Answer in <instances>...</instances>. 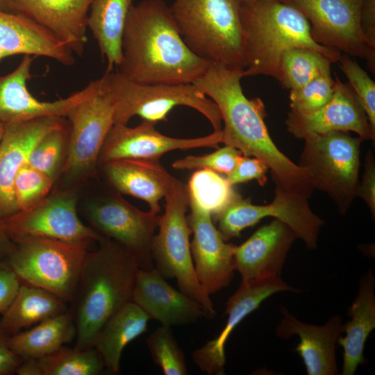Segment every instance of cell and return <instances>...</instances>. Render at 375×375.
<instances>
[{"label":"cell","instance_id":"b9f144b4","mask_svg":"<svg viewBox=\"0 0 375 375\" xmlns=\"http://www.w3.org/2000/svg\"><path fill=\"white\" fill-rule=\"evenodd\" d=\"M357 197H360L368 206L372 217H375V160L371 151L366 154L364 173L359 183Z\"/></svg>","mask_w":375,"mask_h":375},{"label":"cell","instance_id":"5b68a950","mask_svg":"<svg viewBox=\"0 0 375 375\" xmlns=\"http://www.w3.org/2000/svg\"><path fill=\"white\" fill-rule=\"evenodd\" d=\"M242 0H174L169 7L188 47L210 63L245 69Z\"/></svg>","mask_w":375,"mask_h":375},{"label":"cell","instance_id":"d590c367","mask_svg":"<svg viewBox=\"0 0 375 375\" xmlns=\"http://www.w3.org/2000/svg\"><path fill=\"white\" fill-rule=\"evenodd\" d=\"M147 342L153 362L164 374H188L185 354L174 338L171 327H158L149 335Z\"/></svg>","mask_w":375,"mask_h":375},{"label":"cell","instance_id":"74e56055","mask_svg":"<svg viewBox=\"0 0 375 375\" xmlns=\"http://www.w3.org/2000/svg\"><path fill=\"white\" fill-rule=\"evenodd\" d=\"M335 83L329 71L301 88L290 90V110L298 113H308L318 110L331 99Z\"/></svg>","mask_w":375,"mask_h":375},{"label":"cell","instance_id":"603a6c76","mask_svg":"<svg viewBox=\"0 0 375 375\" xmlns=\"http://www.w3.org/2000/svg\"><path fill=\"white\" fill-rule=\"evenodd\" d=\"M282 317L276 328V335L288 339L293 335L299 337L296 351L301 357L308 375H335L338 369L335 347L342 333V318L331 317L324 325L305 324L281 306Z\"/></svg>","mask_w":375,"mask_h":375},{"label":"cell","instance_id":"30bf717a","mask_svg":"<svg viewBox=\"0 0 375 375\" xmlns=\"http://www.w3.org/2000/svg\"><path fill=\"white\" fill-rule=\"evenodd\" d=\"M66 117L69 121V145L62 173L73 181L95 176L101 149L115 117L113 96L103 76L97 90Z\"/></svg>","mask_w":375,"mask_h":375},{"label":"cell","instance_id":"277c9868","mask_svg":"<svg viewBox=\"0 0 375 375\" xmlns=\"http://www.w3.org/2000/svg\"><path fill=\"white\" fill-rule=\"evenodd\" d=\"M240 17L247 62L244 76L264 75L278 80L281 57L292 48L315 50L333 63L338 62L342 54L317 44L306 17L281 0L242 1Z\"/></svg>","mask_w":375,"mask_h":375},{"label":"cell","instance_id":"d6a6232c","mask_svg":"<svg viewBox=\"0 0 375 375\" xmlns=\"http://www.w3.org/2000/svg\"><path fill=\"white\" fill-rule=\"evenodd\" d=\"M35 360L38 375H99L105 366L94 347L78 349L63 346Z\"/></svg>","mask_w":375,"mask_h":375},{"label":"cell","instance_id":"2e32d148","mask_svg":"<svg viewBox=\"0 0 375 375\" xmlns=\"http://www.w3.org/2000/svg\"><path fill=\"white\" fill-rule=\"evenodd\" d=\"M156 124L145 120L135 127L114 124L103 142L98 164L123 158L159 160L171 151L218 148L222 143V130L200 138H176L162 134L156 129Z\"/></svg>","mask_w":375,"mask_h":375},{"label":"cell","instance_id":"f1b7e54d","mask_svg":"<svg viewBox=\"0 0 375 375\" xmlns=\"http://www.w3.org/2000/svg\"><path fill=\"white\" fill-rule=\"evenodd\" d=\"M134 0H93L88 27L96 40L106 72L118 67L122 60V41L126 17Z\"/></svg>","mask_w":375,"mask_h":375},{"label":"cell","instance_id":"ab89813d","mask_svg":"<svg viewBox=\"0 0 375 375\" xmlns=\"http://www.w3.org/2000/svg\"><path fill=\"white\" fill-rule=\"evenodd\" d=\"M242 155L235 147L225 145L207 155L189 156L176 160L172 167L176 169H207L227 176L234 169Z\"/></svg>","mask_w":375,"mask_h":375},{"label":"cell","instance_id":"bcb514c9","mask_svg":"<svg viewBox=\"0 0 375 375\" xmlns=\"http://www.w3.org/2000/svg\"><path fill=\"white\" fill-rule=\"evenodd\" d=\"M15 243L0 225V262L7 261L15 249Z\"/></svg>","mask_w":375,"mask_h":375},{"label":"cell","instance_id":"9c48e42d","mask_svg":"<svg viewBox=\"0 0 375 375\" xmlns=\"http://www.w3.org/2000/svg\"><path fill=\"white\" fill-rule=\"evenodd\" d=\"M298 165L306 169L313 189L326 193L344 215L357 197L360 144L349 132L306 137Z\"/></svg>","mask_w":375,"mask_h":375},{"label":"cell","instance_id":"4fadbf2b","mask_svg":"<svg viewBox=\"0 0 375 375\" xmlns=\"http://www.w3.org/2000/svg\"><path fill=\"white\" fill-rule=\"evenodd\" d=\"M87 217L98 233L131 253L140 269L154 268L151 244L160 215L151 211L143 212L119 194H114L91 202L88 206Z\"/></svg>","mask_w":375,"mask_h":375},{"label":"cell","instance_id":"836d02e7","mask_svg":"<svg viewBox=\"0 0 375 375\" xmlns=\"http://www.w3.org/2000/svg\"><path fill=\"white\" fill-rule=\"evenodd\" d=\"M233 186L219 173L202 169L192 175L187 188L189 195L214 216L240 195Z\"/></svg>","mask_w":375,"mask_h":375},{"label":"cell","instance_id":"83f0119b","mask_svg":"<svg viewBox=\"0 0 375 375\" xmlns=\"http://www.w3.org/2000/svg\"><path fill=\"white\" fill-rule=\"evenodd\" d=\"M149 319L141 308L131 301L121 308L104 324L97 337L94 348L110 372H119L124 349L147 331Z\"/></svg>","mask_w":375,"mask_h":375},{"label":"cell","instance_id":"4316f807","mask_svg":"<svg viewBox=\"0 0 375 375\" xmlns=\"http://www.w3.org/2000/svg\"><path fill=\"white\" fill-rule=\"evenodd\" d=\"M375 278L372 269L361 277L358 294L349 309L351 319L342 324L338 343L343 348L342 375H353L365 362V342L375 328Z\"/></svg>","mask_w":375,"mask_h":375},{"label":"cell","instance_id":"681fc988","mask_svg":"<svg viewBox=\"0 0 375 375\" xmlns=\"http://www.w3.org/2000/svg\"><path fill=\"white\" fill-rule=\"evenodd\" d=\"M8 55L0 45V60L7 57Z\"/></svg>","mask_w":375,"mask_h":375},{"label":"cell","instance_id":"60d3db41","mask_svg":"<svg viewBox=\"0 0 375 375\" xmlns=\"http://www.w3.org/2000/svg\"><path fill=\"white\" fill-rule=\"evenodd\" d=\"M268 170V166L261 160L242 155L234 169L226 176V179L232 185L256 180L263 186L267 181Z\"/></svg>","mask_w":375,"mask_h":375},{"label":"cell","instance_id":"c3c4849f","mask_svg":"<svg viewBox=\"0 0 375 375\" xmlns=\"http://www.w3.org/2000/svg\"><path fill=\"white\" fill-rule=\"evenodd\" d=\"M5 131V124L0 122V142L3 136Z\"/></svg>","mask_w":375,"mask_h":375},{"label":"cell","instance_id":"816d5d0a","mask_svg":"<svg viewBox=\"0 0 375 375\" xmlns=\"http://www.w3.org/2000/svg\"><path fill=\"white\" fill-rule=\"evenodd\" d=\"M242 1H250V0H242Z\"/></svg>","mask_w":375,"mask_h":375},{"label":"cell","instance_id":"9a60e30c","mask_svg":"<svg viewBox=\"0 0 375 375\" xmlns=\"http://www.w3.org/2000/svg\"><path fill=\"white\" fill-rule=\"evenodd\" d=\"M188 224L193 233L190 243L197 279L209 294L227 287L234 275L236 245L226 243L212 220L211 214L189 195Z\"/></svg>","mask_w":375,"mask_h":375},{"label":"cell","instance_id":"1f68e13d","mask_svg":"<svg viewBox=\"0 0 375 375\" xmlns=\"http://www.w3.org/2000/svg\"><path fill=\"white\" fill-rule=\"evenodd\" d=\"M333 62L312 49L295 47L283 54L278 81L284 89L301 88L319 75L331 71Z\"/></svg>","mask_w":375,"mask_h":375},{"label":"cell","instance_id":"8fae6325","mask_svg":"<svg viewBox=\"0 0 375 375\" xmlns=\"http://www.w3.org/2000/svg\"><path fill=\"white\" fill-rule=\"evenodd\" d=\"M213 217L225 241L240 237L242 231L265 217H274L289 226L310 250L317 248L324 224V220L312 211L308 199L278 188H275L274 199L269 204L254 205L240 195Z\"/></svg>","mask_w":375,"mask_h":375},{"label":"cell","instance_id":"52a82bcc","mask_svg":"<svg viewBox=\"0 0 375 375\" xmlns=\"http://www.w3.org/2000/svg\"><path fill=\"white\" fill-rule=\"evenodd\" d=\"M7 262L20 281L72 301L89 242L26 237L14 242Z\"/></svg>","mask_w":375,"mask_h":375},{"label":"cell","instance_id":"f546056e","mask_svg":"<svg viewBox=\"0 0 375 375\" xmlns=\"http://www.w3.org/2000/svg\"><path fill=\"white\" fill-rule=\"evenodd\" d=\"M76 333L73 317L65 311L10 336L8 344L23 360L37 359L63 347L76 337Z\"/></svg>","mask_w":375,"mask_h":375},{"label":"cell","instance_id":"e575fe53","mask_svg":"<svg viewBox=\"0 0 375 375\" xmlns=\"http://www.w3.org/2000/svg\"><path fill=\"white\" fill-rule=\"evenodd\" d=\"M67 123L46 133L34 146L28 163L54 181L62 172L68 152Z\"/></svg>","mask_w":375,"mask_h":375},{"label":"cell","instance_id":"d6986e66","mask_svg":"<svg viewBox=\"0 0 375 375\" xmlns=\"http://www.w3.org/2000/svg\"><path fill=\"white\" fill-rule=\"evenodd\" d=\"M282 291H297L285 283L281 276H273L251 283H241L226 303L225 312L228 315L226 325L212 340L194 351V362L210 375L225 374V344L231 332L248 315L256 310L271 295Z\"/></svg>","mask_w":375,"mask_h":375},{"label":"cell","instance_id":"7bdbcfd3","mask_svg":"<svg viewBox=\"0 0 375 375\" xmlns=\"http://www.w3.org/2000/svg\"><path fill=\"white\" fill-rule=\"evenodd\" d=\"M21 281L10 268L0 269V315L4 314L14 301Z\"/></svg>","mask_w":375,"mask_h":375},{"label":"cell","instance_id":"7c38bea8","mask_svg":"<svg viewBox=\"0 0 375 375\" xmlns=\"http://www.w3.org/2000/svg\"><path fill=\"white\" fill-rule=\"evenodd\" d=\"M308 20L319 44L367 61L374 74L375 51L368 47L361 26L362 0H281Z\"/></svg>","mask_w":375,"mask_h":375},{"label":"cell","instance_id":"3957f363","mask_svg":"<svg viewBox=\"0 0 375 375\" xmlns=\"http://www.w3.org/2000/svg\"><path fill=\"white\" fill-rule=\"evenodd\" d=\"M99 242L86 256L71 301L78 349L94 347L106 322L132 301L140 269L134 256L115 241L104 237Z\"/></svg>","mask_w":375,"mask_h":375},{"label":"cell","instance_id":"f35d334b","mask_svg":"<svg viewBox=\"0 0 375 375\" xmlns=\"http://www.w3.org/2000/svg\"><path fill=\"white\" fill-rule=\"evenodd\" d=\"M340 67L348 85L363 108L370 126L375 131V83L358 62L347 54H341Z\"/></svg>","mask_w":375,"mask_h":375},{"label":"cell","instance_id":"6da1fadb","mask_svg":"<svg viewBox=\"0 0 375 375\" xmlns=\"http://www.w3.org/2000/svg\"><path fill=\"white\" fill-rule=\"evenodd\" d=\"M243 77L242 68L210 63L192 84L217 105L224 123L222 143L263 161L276 188L309 199L314 189L306 169L275 145L265 123V105L260 98L245 96L241 85Z\"/></svg>","mask_w":375,"mask_h":375},{"label":"cell","instance_id":"5bb4252c","mask_svg":"<svg viewBox=\"0 0 375 375\" xmlns=\"http://www.w3.org/2000/svg\"><path fill=\"white\" fill-rule=\"evenodd\" d=\"M75 193L48 195L34 207L0 219V225L15 242L26 237H44L68 242H101L104 237L78 217Z\"/></svg>","mask_w":375,"mask_h":375},{"label":"cell","instance_id":"44dd1931","mask_svg":"<svg viewBox=\"0 0 375 375\" xmlns=\"http://www.w3.org/2000/svg\"><path fill=\"white\" fill-rule=\"evenodd\" d=\"M297 238L289 226L274 218L236 246L234 267L242 276L241 283L281 276L288 253Z\"/></svg>","mask_w":375,"mask_h":375},{"label":"cell","instance_id":"f907efd6","mask_svg":"<svg viewBox=\"0 0 375 375\" xmlns=\"http://www.w3.org/2000/svg\"><path fill=\"white\" fill-rule=\"evenodd\" d=\"M9 267L7 261L0 262V269Z\"/></svg>","mask_w":375,"mask_h":375},{"label":"cell","instance_id":"e0dca14e","mask_svg":"<svg viewBox=\"0 0 375 375\" xmlns=\"http://www.w3.org/2000/svg\"><path fill=\"white\" fill-rule=\"evenodd\" d=\"M33 60L31 55H24L13 71L0 76L1 122L10 124L43 117H66L74 106L92 94L100 85L99 78L66 98L53 101H39L27 88Z\"/></svg>","mask_w":375,"mask_h":375},{"label":"cell","instance_id":"ba28073f","mask_svg":"<svg viewBox=\"0 0 375 375\" xmlns=\"http://www.w3.org/2000/svg\"><path fill=\"white\" fill-rule=\"evenodd\" d=\"M103 76L114 99L115 124L126 125L134 116L157 124L167 121L175 107L184 106L203 115L214 131L222 128L217 105L192 83H139L112 71L106 72Z\"/></svg>","mask_w":375,"mask_h":375},{"label":"cell","instance_id":"7dc6e473","mask_svg":"<svg viewBox=\"0 0 375 375\" xmlns=\"http://www.w3.org/2000/svg\"><path fill=\"white\" fill-rule=\"evenodd\" d=\"M0 10L19 14L17 8V0H0Z\"/></svg>","mask_w":375,"mask_h":375},{"label":"cell","instance_id":"f6af8a7d","mask_svg":"<svg viewBox=\"0 0 375 375\" xmlns=\"http://www.w3.org/2000/svg\"><path fill=\"white\" fill-rule=\"evenodd\" d=\"M361 26L368 47L375 51V0H362Z\"/></svg>","mask_w":375,"mask_h":375},{"label":"cell","instance_id":"4dcf8cb0","mask_svg":"<svg viewBox=\"0 0 375 375\" xmlns=\"http://www.w3.org/2000/svg\"><path fill=\"white\" fill-rule=\"evenodd\" d=\"M65 301L42 288L22 284L18 293L0 319V325L10 336L66 311Z\"/></svg>","mask_w":375,"mask_h":375},{"label":"cell","instance_id":"484cf974","mask_svg":"<svg viewBox=\"0 0 375 375\" xmlns=\"http://www.w3.org/2000/svg\"><path fill=\"white\" fill-rule=\"evenodd\" d=\"M0 45L8 56H40L62 65L75 63L73 52L53 33L29 17L0 10Z\"/></svg>","mask_w":375,"mask_h":375},{"label":"cell","instance_id":"ac0fdd59","mask_svg":"<svg viewBox=\"0 0 375 375\" xmlns=\"http://www.w3.org/2000/svg\"><path fill=\"white\" fill-rule=\"evenodd\" d=\"M335 81L333 94L324 106L308 113L288 112V131L302 140L312 135L352 131L362 141L374 140L375 131L348 83H342L337 75Z\"/></svg>","mask_w":375,"mask_h":375},{"label":"cell","instance_id":"ffe728a7","mask_svg":"<svg viewBox=\"0 0 375 375\" xmlns=\"http://www.w3.org/2000/svg\"><path fill=\"white\" fill-rule=\"evenodd\" d=\"M65 123L61 117H43L5 124L0 142V219L19 212L14 181L34 146L46 133Z\"/></svg>","mask_w":375,"mask_h":375},{"label":"cell","instance_id":"8d00e7d4","mask_svg":"<svg viewBox=\"0 0 375 375\" xmlns=\"http://www.w3.org/2000/svg\"><path fill=\"white\" fill-rule=\"evenodd\" d=\"M54 181L28 162L20 168L14 181V192L19 211L28 210L44 200Z\"/></svg>","mask_w":375,"mask_h":375},{"label":"cell","instance_id":"7402d4cb","mask_svg":"<svg viewBox=\"0 0 375 375\" xmlns=\"http://www.w3.org/2000/svg\"><path fill=\"white\" fill-rule=\"evenodd\" d=\"M132 301L141 308L150 319L169 326L192 324L205 317L201 305L172 287L155 267L139 269L134 284Z\"/></svg>","mask_w":375,"mask_h":375},{"label":"cell","instance_id":"cb8c5ba5","mask_svg":"<svg viewBox=\"0 0 375 375\" xmlns=\"http://www.w3.org/2000/svg\"><path fill=\"white\" fill-rule=\"evenodd\" d=\"M93 0H17L19 14L47 28L81 56L88 41L89 11Z\"/></svg>","mask_w":375,"mask_h":375},{"label":"cell","instance_id":"7a4b0ae2","mask_svg":"<svg viewBox=\"0 0 375 375\" xmlns=\"http://www.w3.org/2000/svg\"><path fill=\"white\" fill-rule=\"evenodd\" d=\"M122 50L118 72L139 83H192L210 64L188 47L163 0H142L131 7Z\"/></svg>","mask_w":375,"mask_h":375},{"label":"cell","instance_id":"d4e9b609","mask_svg":"<svg viewBox=\"0 0 375 375\" xmlns=\"http://www.w3.org/2000/svg\"><path fill=\"white\" fill-rule=\"evenodd\" d=\"M101 165L115 190L146 201L149 211L158 215L161 210L159 202L176 178L159 160L123 158Z\"/></svg>","mask_w":375,"mask_h":375},{"label":"cell","instance_id":"8992f818","mask_svg":"<svg viewBox=\"0 0 375 375\" xmlns=\"http://www.w3.org/2000/svg\"><path fill=\"white\" fill-rule=\"evenodd\" d=\"M165 199V212L160 216L159 231L151 244L155 269L165 278H174L179 290L199 302L205 317L212 319L216 311L210 295L197 279L191 253L192 231L186 217L189 205L187 185L175 178Z\"/></svg>","mask_w":375,"mask_h":375},{"label":"cell","instance_id":"ee69618b","mask_svg":"<svg viewBox=\"0 0 375 375\" xmlns=\"http://www.w3.org/2000/svg\"><path fill=\"white\" fill-rule=\"evenodd\" d=\"M8 335L0 325V375L16 372L23 359L17 356L8 344Z\"/></svg>","mask_w":375,"mask_h":375}]
</instances>
